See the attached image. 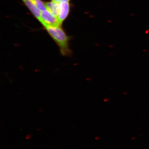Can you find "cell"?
Masks as SVG:
<instances>
[{"label":"cell","instance_id":"obj_6","mask_svg":"<svg viewBox=\"0 0 149 149\" xmlns=\"http://www.w3.org/2000/svg\"><path fill=\"white\" fill-rule=\"evenodd\" d=\"M38 9L41 12L46 10L45 2H44L42 0H31Z\"/></svg>","mask_w":149,"mask_h":149},{"label":"cell","instance_id":"obj_1","mask_svg":"<svg viewBox=\"0 0 149 149\" xmlns=\"http://www.w3.org/2000/svg\"><path fill=\"white\" fill-rule=\"evenodd\" d=\"M43 27L58 46L61 55L65 56L70 55L72 51L69 47L70 37L67 35L61 26H44Z\"/></svg>","mask_w":149,"mask_h":149},{"label":"cell","instance_id":"obj_5","mask_svg":"<svg viewBox=\"0 0 149 149\" xmlns=\"http://www.w3.org/2000/svg\"><path fill=\"white\" fill-rule=\"evenodd\" d=\"M47 10L57 17L59 9V3L51 1L45 2Z\"/></svg>","mask_w":149,"mask_h":149},{"label":"cell","instance_id":"obj_9","mask_svg":"<svg viewBox=\"0 0 149 149\" xmlns=\"http://www.w3.org/2000/svg\"><path fill=\"white\" fill-rule=\"evenodd\" d=\"M41 130V129H37V130H38V131H39V130Z\"/></svg>","mask_w":149,"mask_h":149},{"label":"cell","instance_id":"obj_8","mask_svg":"<svg viewBox=\"0 0 149 149\" xmlns=\"http://www.w3.org/2000/svg\"><path fill=\"white\" fill-rule=\"evenodd\" d=\"M31 136H32V135L31 134H28L26 137V139H29L31 138Z\"/></svg>","mask_w":149,"mask_h":149},{"label":"cell","instance_id":"obj_3","mask_svg":"<svg viewBox=\"0 0 149 149\" xmlns=\"http://www.w3.org/2000/svg\"><path fill=\"white\" fill-rule=\"evenodd\" d=\"M70 6V2L59 3V9L57 17L58 20L60 25L61 26L69 15Z\"/></svg>","mask_w":149,"mask_h":149},{"label":"cell","instance_id":"obj_4","mask_svg":"<svg viewBox=\"0 0 149 149\" xmlns=\"http://www.w3.org/2000/svg\"><path fill=\"white\" fill-rule=\"evenodd\" d=\"M31 13L39 21L40 17L41 11L35 6L31 0H22Z\"/></svg>","mask_w":149,"mask_h":149},{"label":"cell","instance_id":"obj_7","mask_svg":"<svg viewBox=\"0 0 149 149\" xmlns=\"http://www.w3.org/2000/svg\"><path fill=\"white\" fill-rule=\"evenodd\" d=\"M51 1L56 2L58 3H60L61 2H70V0H51Z\"/></svg>","mask_w":149,"mask_h":149},{"label":"cell","instance_id":"obj_2","mask_svg":"<svg viewBox=\"0 0 149 149\" xmlns=\"http://www.w3.org/2000/svg\"><path fill=\"white\" fill-rule=\"evenodd\" d=\"M39 21L43 26H61L59 25L57 17L47 9L41 12L40 17Z\"/></svg>","mask_w":149,"mask_h":149}]
</instances>
